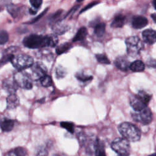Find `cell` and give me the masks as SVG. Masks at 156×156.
Masks as SVG:
<instances>
[{
	"label": "cell",
	"mask_w": 156,
	"mask_h": 156,
	"mask_svg": "<svg viewBox=\"0 0 156 156\" xmlns=\"http://www.w3.org/2000/svg\"><path fill=\"white\" fill-rule=\"evenodd\" d=\"M58 37L55 34L41 35L30 34L24 38L23 44L30 49H39L44 47H54L58 43Z\"/></svg>",
	"instance_id": "obj_1"
},
{
	"label": "cell",
	"mask_w": 156,
	"mask_h": 156,
	"mask_svg": "<svg viewBox=\"0 0 156 156\" xmlns=\"http://www.w3.org/2000/svg\"><path fill=\"white\" fill-rule=\"evenodd\" d=\"M118 130L124 138L129 141H137L140 139L141 132L140 129L134 124L124 122L118 126Z\"/></svg>",
	"instance_id": "obj_2"
},
{
	"label": "cell",
	"mask_w": 156,
	"mask_h": 156,
	"mask_svg": "<svg viewBox=\"0 0 156 156\" xmlns=\"http://www.w3.org/2000/svg\"><path fill=\"white\" fill-rule=\"evenodd\" d=\"M10 62L18 71H23L24 69L30 68L34 64L32 57L25 54L15 55L12 58Z\"/></svg>",
	"instance_id": "obj_3"
},
{
	"label": "cell",
	"mask_w": 156,
	"mask_h": 156,
	"mask_svg": "<svg viewBox=\"0 0 156 156\" xmlns=\"http://www.w3.org/2000/svg\"><path fill=\"white\" fill-rule=\"evenodd\" d=\"M127 54L132 57L138 55L144 48L143 41L136 36H132L126 40Z\"/></svg>",
	"instance_id": "obj_4"
},
{
	"label": "cell",
	"mask_w": 156,
	"mask_h": 156,
	"mask_svg": "<svg viewBox=\"0 0 156 156\" xmlns=\"http://www.w3.org/2000/svg\"><path fill=\"white\" fill-rule=\"evenodd\" d=\"M13 80L17 85L21 88L30 90L32 88V78L29 73L23 71H18L13 75Z\"/></svg>",
	"instance_id": "obj_5"
},
{
	"label": "cell",
	"mask_w": 156,
	"mask_h": 156,
	"mask_svg": "<svg viewBox=\"0 0 156 156\" xmlns=\"http://www.w3.org/2000/svg\"><path fill=\"white\" fill-rule=\"evenodd\" d=\"M112 149L118 155L129 154L130 151L129 141L124 138H117L111 143Z\"/></svg>",
	"instance_id": "obj_6"
},
{
	"label": "cell",
	"mask_w": 156,
	"mask_h": 156,
	"mask_svg": "<svg viewBox=\"0 0 156 156\" xmlns=\"http://www.w3.org/2000/svg\"><path fill=\"white\" fill-rule=\"evenodd\" d=\"M131 115L134 121L143 124H149L152 119L151 111L148 107L139 112L134 111L131 113Z\"/></svg>",
	"instance_id": "obj_7"
},
{
	"label": "cell",
	"mask_w": 156,
	"mask_h": 156,
	"mask_svg": "<svg viewBox=\"0 0 156 156\" xmlns=\"http://www.w3.org/2000/svg\"><path fill=\"white\" fill-rule=\"evenodd\" d=\"M32 74H30L32 78L34 79H41L43 77L47 75V69L46 66L40 62H36L33 64L30 67Z\"/></svg>",
	"instance_id": "obj_8"
},
{
	"label": "cell",
	"mask_w": 156,
	"mask_h": 156,
	"mask_svg": "<svg viewBox=\"0 0 156 156\" xmlns=\"http://www.w3.org/2000/svg\"><path fill=\"white\" fill-rule=\"evenodd\" d=\"M130 104L135 112L141 111L147 107V105L137 95L133 96L130 98Z\"/></svg>",
	"instance_id": "obj_9"
},
{
	"label": "cell",
	"mask_w": 156,
	"mask_h": 156,
	"mask_svg": "<svg viewBox=\"0 0 156 156\" xmlns=\"http://www.w3.org/2000/svg\"><path fill=\"white\" fill-rule=\"evenodd\" d=\"M18 87V86L17 85L14 80L6 79H4L2 82V88L7 93H10V94H15Z\"/></svg>",
	"instance_id": "obj_10"
},
{
	"label": "cell",
	"mask_w": 156,
	"mask_h": 156,
	"mask_svg": "<svg viewBox=\"0 0 156 156\" xmlns=\"http://www.w3.org/2000/svg\"><path fill=\"white\" fill-rule=\"evenodd\" d=\"M16 50L17 48L16 46H11L4 50L1 59V63L2 65L9 61H11L12 58L15 55L14 53Z\"/></svg>",
	"instance_id": "obj_11"
},
{
	"label": "cell",
	"mask_w": 156,
	"mask_h": 156,
	"mask_svg": "<svg viewBox=\"0 0 156 156\" xmlns=\"http://www.w3.org/2000/svg\"><path fill=\"white\" fill-rule=\"evenodd\" d=\"M143 40L149 44H152L156 43V31L152 29H146L142 33Z\"/></svg>",
	"instance_id": "obj_12"
},
{
	"label": "cell",
	"mask_w": 156,
	"mask_h": 156,
	"mask_svg": "<svg viewBox=\"0 0 156 156\" xmlns=\"http://www.w3.org/2000/svg\"><path fill=\"white\" fill-rule=\"evenodd\" d=\"M115 66L120 70L122 71H126L130 68V65L129 60L124 56L118 57L115 60Z\"/></svg>",
	"instance_id": "obj_13"
},
{
	"label": "cell",
	"mask_w": 156,
	"mask_h": 156,
	"mask_svg": "<svg viewBox=\"0 0 156 156\" xmlns=\"http://www.w3.org/2000/svg\"><path fill=\"white\" fill-rule=\"evenodd\" d=\"M7 108L13 110L16 108L20 104V100L18 96L15 94H9L6 98Z\"/></svg>",
	"instance_id": "obj_14"
},
{
	"label": "cell",
	"mask_w": 156,
	"mask_h": 156,
	"mask_svg": "<svg viewBox=\"0 0 156 156\" xmlns=\"http://www.w3.org/2000/svg\"><path fill=\"white\" fill-rule=\"evenodd\" d=\"M147 20L142 16H135L132 21V25L135 29H141L147 24Z\"/></svg>",
	"instance_id": "obj_15"
},
{
	"label": "cell",
	"mask_w": 156,
	"mask_h": 156,
	"mask_svg": "<svg viewBox=\"0 0 156 156\" xmlns=\"http://www.w3.org/2000/svg\"><path fill=\"white\" fill-rule=\"evenodd\" d=\"M94 151L95 156H106L104 144L99 138L95 140Z\"/></svg>",
	"instance_id": "obj_16"
},
{
	"label": "cell",
	"mask_w": 156,
	"mask_h": 156,
	"mask_svg": "<svg viewBox=\"0 0 156 156\" xmlns=\"http://www.w3.org/2000/svg\"><path fill=\"white\" fill-rule=\"evenodd\" d=\"M125 21L126 16L122 14H118L114 17L111 23V27L114 28L122 27L125 23Z\"/></svg>",
	"instance_id": "obj_17"
},
{
	"label": "cell",
	"mask_w": 156,
	"mask_h": 156,
	"mask_svg": "<svg viewBox=\"0 0 156 156\" xmlns=\"http://www.w3.org/2000/svg\"><path fill=\"white\" fill-rule=\"evenodd\" d=\"M15 122L12 119L4 118L1 121V129L4 132H10L14 127Z\"/></svg>",
	"instance_id": "obj_18"
},
{
	"label": "cell",
	"mask_w": 156,
	"mask_h": 156,
	"mask_svg": "<svg viewBox=\"0 0 156 156\" xmlns=\"http://www.w3.org/2000/svg\"><path fill=\"white\" fill-rule=\"evenodd\" d=\"M93 24L94 27V34L99 37H101L103 36L105 30V24L104 23L98 21L96 23Z\"/></svg>",
	"instance_id": "obj_19"
},
{
	"label": "cell",
	"mask_w": 156,
	"mask_h": 156,
	"mask_svg": "<svg viewBox=\"0 0 156 156\" xmlns=\"http://www.w3.org/2000/svg\"><path fill=\"white\" fill-rule=\"evenodd\" d=\"M69 29V26L63 23H57L54 24L52 27V30L54 32V34L62 35L65 33Z\"/></svg>",
	"instance_id": "obj_20"
},
{
	"label": "cell",
	"mask_w": 156,
	"mask_h": 156,
	"mask_svg": "<svg viewBox=\"0 0 156 156\" xmlns=\"http://www.w3.org/2000/svg\"><path fill=\"white\" fill-rule=\"evenodd\" d=\"M87 34H88V32H87V28L85 27H82L78 30L75 36L73 37V41H77L82 40L87 37Z\"/></svg>",
	"instance_id": "obj_21"
},
{
	"label": "cell",
	"mask_w": 156,
	"mask_h": 156,
	"mask_svg": "<svg viewBox=\"0 0 156 156\" xmlns=\"http://www.w3.org/2000/svg\"><path fill=\"white\" fill-rule=\"evenodd\" d=\"M130 69L133 72H141L144 69V64L141 60H135L130 63Z\"/></svg>",
	"instance_id": "obj_22"
},
{
	"label": "cell",
	"mask_w": 156,
	"mask_h": 156,
	"mask_svg": "<svg viewBox=\"0 0 156 156\" xmlns=\"http://www.w3.org/2000/svg\"><path fill=\"white\" fill-rule=\"evenodd\" d=\"M26 150L22 147H18L13 149L8 153V156H25Z\"/></svg>",
	"instance_id": "obj_23"
},
{
	"label": "cell",
	"mask_w": 156,
	"mask_h": 156,
	"mask_svg": "<svg viewBox=\"0 0 156 156\" xmlns=\"http://www.w3.org/2000/svg\"><path fill=\"white\" fill-rule=\"evenodd\" d=\"M7 11L13 18H16L20 12V7L14 4H9L7 6Z\"/></svg>",
	"instance_id": "obj_24"
},
{
	"label": "cell",
	"mask_w": 156,
	"mask_h": 156,
	"mask_svg": "<svg viewBox=\"0 0 156 156\" xmlns=\"http://www.w3.org/2000/svg\"><path fill=\"white\" fill-rule=\"evenodd\" d=\"M72 47V45L69 43H64L59 45L58 47H57L55 51L58 55H60L62 54H63L66 52H67L68 50L70 49V48Z\"/></svg>",
	"instance_id": "obj_25"
},
{
	"label": "cell",
	"mask_w": 156,
	"mask_h": 156,
	"mask_svg": "<svg viewBox=\"0 0 156 156\" xmlns=\"http://www.w3.org/2000/svg\"><path fill=\"white\" fill-rule=\"evenodd\" d=\"M76 79L77 80H79V81L80 82H88L89 80H91L93 79V76H88V75H86L85 74H84L83 73H80V72H79V73H77L75 75Z\"/></svg>",
	"instance_id": "obj_26"
},
{
	"label": "cell",
	"mask_w": 156,
	"mask_h": 156,
	"mask_svg": "<svg viewBox=\"0 0 156 156\" xmlns=\"http://www.w3.org/2000/svg\"><path fill=\"white\" fill-rule=\"evenodd\" d=\"M137 96L141 99L146 105L148 104L149 102L151 99V96L144 91H140L138 93L136 94Z\"/></svg>",
	"instance_id": "obj_27"
},
{
	"label": "cell",
	"mask_w": 156,
	"mask_h": 156,
	"mask_svg": "<svg viewBox=\"0 0 156 156\" xmlns=\"http://www.w3.org/2000/svg\"><path fill=\"white\" fill-rule=\"evenodd\" d=\"M60 126L67 130L71 133H73L74 131V124L71 122H67V121H62L60 122Z\"/></svg>",
	"instance_id": "obj_28"
},
{
	"label": "cell",
	"mask_w": 156,
	"mask_h": 156,
	"mask_svg": "<svg viewBox=\"0 0 156 156\" xmlns=\"http://www.w3.org/2000/svg\"><path fill=\"white\" fill-rule=\"evenodd\" d=\"M66 74V71L63 66L59 65L56 67L55 75L57 79L63 78L65 76Z\"/></svg>",
	"instance_id": "obj_29"
},
{
	"label": "cell",
	"mask_w": 156,
	"mask_h": 156,
	"mask_svg": "<svg viewBox=\"0 0 156 156\" xmlns=\"http://www.w3.org/2000/svg\"><path fill=\"white\" fill-rule=\"evenodd\" d=\"M96 60L101 63L107 64V65H109L110 63L109 59L107 58V57L105 55H104L103 54H96Z\"/></svg>",
	"instance_id": "obj_30"
},
{
	"label": "cell",
	"mask_w": 156,
	"mask_h": 156,
	"mask_svg": "<svg viewBox=\"0 0 156 156\" xmlns=\"http://www.w3.org/2000/svg\"><path fill=\"white\" fill-rule=\"evenodd\" d=\"M41 84L42 86L44 87H50L52 85V79L51 76L48 75H46L44 77H43L40 80Z\"/></svg>",
	"instance_id": "obj_31"
},
{
	"label": "cell",
	"mask_w": 156,
	"mask_h": 156,
	"mask_svg": "<svg viewBox=\"0 0 156 156\" xmlns=\"http://www.w3.org/2000/svg\"><path fill=\"white\" fill-rule=\"evenodd\" d=\"M9 40V35L7 32L4 30H1L0 32V43L1 45L5 44Z\"/></svg>",
	"instance_id": "obj_32"
},
{
	"label": "cell",
	"mask_w": 156,
	"mask_h": 156,
	"mask_svg": "<svg viewBox=\"0 0 156 156\" xmlns=\"http://www.w3.org/2000/svg\"><path fill=\"white\" fill-rule=\"evenodd\" d=\"M48 151L44 147H40L36 153V156H47L48 155Z\"/></svg>",
	"instance_id": "obj_33"
},
{
	"label": "cell",
	"mask_w": 156,
	"mask_h": 156,
	"mask_svg": "<svg viewBox=\"0 0 156 156\" xmlns=\"http://www.w3.org/2000/svg\"><path fill=\"white\" fill-rule=\"evenodd\" d=\"M29 2L32 5V7L37 10L41 7V5L43 2L41 0H30Z\"/></svg>",
	"instance_id": "obj_34"
},
{
	"label": "cell",
	"mask_w": 156,
	"mask_h": 156,
	"mask_svg": "<svg viewBox=\"0 0 156 156\" xmlns=\"http://www.w3.org/2000/svg\"><path fill=\"white\" fill-rule=\"evenodd\" d=\"M99 2H98V1H94V2H92L90 3V4H88L87 5H86V6L80 11V13H82V12H85V10H87L90 9L91 7H93V6L95 5L96 4H98Z\"/></svg>",
	"instance_id": "obj_35"
},
{
	"label": "cell",
	"mask_w": 156,
	"mask_h": 156,
	"mask_svg": "<svg viewBox=\"0 0 156 156\" xmlns=\"http://www.w3.org/2000/svg\"><path fill=\"white\" fill-rule=\"evenodd\" d=\"M46 12H47V9H46V10H45L44 12H42L41 14H40V15H39L38 16H37L35 18H34V19H33V20H32V21L30 22V23H34V22L37 21V20H39V19H40L41 17H42V16H43V15H44V13H45Z\"/></svg>",
	"instance_id": "obj_36"
},
{
	"label": "cell",
	"mask_w": 156,
	"mask_h": 156,
	"mask_svg": "<svg viewBox=\"0 0 156 156\" xmlns=\"http://www.w3.org/2000/svg\"><path fill=\"white\" fill-rule=\"evenodd\" d=\"M62 13V10H57L54 14H53V15L52 16V19H55V18H57V17H58L60 15V14Z\"/></svg>",
	"instance_id": "obj_37"
},
{
	"label": "cell",
	"mask_w": 156,
	"mask_h": 156,
	"mask_svg": "<svg viewBox=\"0 0 156 156\" xmlns=\"http://www.w3.org/2000/svg\"><path fill=\"white\" fill-rule=\"evenodd\" d=\"M37 10L35 9H34V8H33V9L31 8V9H29V13H30V14H32V15L35 14V13H37Z\"/></svg>",
	"instance_id": "obj_38"
},
{
	"label": "cell",
	"mask_w": 156,
	"mask_h": 156,
	"mask_svg": "<svg viewBox=\"0 0 156 156\" xmlns=\"http://www.w3.org/2000/svg\"><path fill=\"white\" fill-rule=\"evenodd\" d=\"M53 156H67L66 155H65V154H62V153H57L54 154Z\"/></svg>",
	"instance_id": "obj_39"
},
{
	"label": "cell",
	"mask_w": 156,
	"mask_h": 156,
	"mask_svg": "<svg viewBox=\"0 0 156 156\" xmlns=\"http://www.w3.org/2000/svg\"><path fill=\"white\" fill-rule=\"evenodd\" d=\"M151 16H152L153 20H154L156 22V14H152Z\"/></svg>",
	"instance_id": "obj_40"
},
{
	"label": "cell",
	"mask_w": 156,
	"mask_h": 156,
	"mask_svg": "<svg viewBox=\"0 0 156 156\" xmlns=\"http://www.w3.org/2000/svg\"><path fill=\"white\" fill-rule=\"evenodd\" d=\"M153 5H154V8L156 9V1H153Z\"/></svg>",
	"instance_id": "obj_41"
},
{
	"label": "cell",
	"mask_w": 156,
	"mask_h": 156,
	"mask_svg": "<svg viewBox=\"0 0 156 156\" xmlns=\"http://www.w3.org/2000/svg\"><path fill=\"white\" fill-rule=\"evenodd\" d=\"M118 156H129V154H122V155H118Z\"/></svg>",
	"instance_id": "obj_42"
},
{
	"label": "cell",
	"mask_w": 156,
	"mask_h": 156,
	"mask_svg": "<svg viewBox=\"0 0 156 156\" xmlns=\"http://www.w3.org/2000/svg\"><path fill=\"white\" fill-rule=\"evenodd\" d=\"M149 156H156V153H154V154H152Z\"/></svg>",
	"instance_id": "obj_43"
}]
</instances>
